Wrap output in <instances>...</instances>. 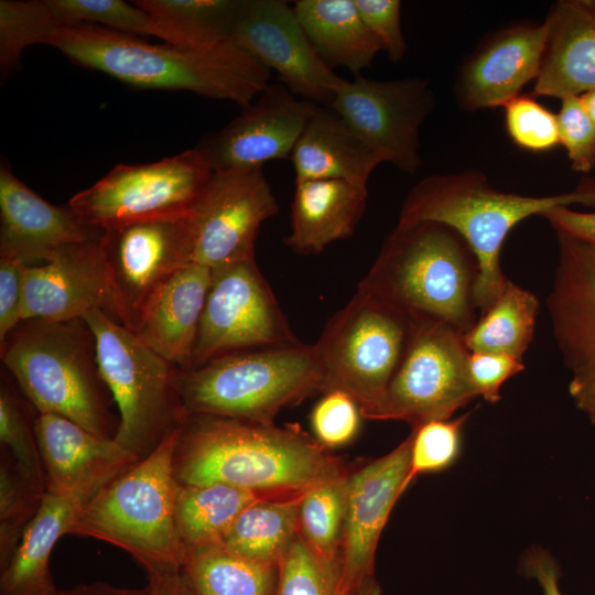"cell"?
I'll return each mask as SVG.
<instances>
[{"label":"cell","instance_id":"1","mask_svg":"<svg viewBox=\"0 0 595 595\" xmlns=\"http://www.w3.org/2000/svg\"><path fill=\"white\" fill-rule=\"evenodd\" d=\"M181 485L224 483L272 495H298L347 470L299 425L188 414L173 456Z\"/></svg>","mask_w":595,"mask_h":595},{"label":"cell","instance_id":"2","mask_svg":"<svg viewBox=\"0 0 595 595\" xmlns=\"http://www.w3.org/2000/svg\"><path fill=\"white\" fill-rule=\"evenodd\" d=\"M48 45L86 68L137 88L190 90L242 109L270 85L271 71L231 40L202 48L150 44L91 24L60 26Z\"/></svg>","mask_w":595,"mask_h":595},{"label":"cell","instance_id":"3","mask_svg":"<svg viewBox=\"0 0 595 595\" xmlns=\"http://www.w3.org/2000/svg\"><path fill=\"white\" fill-rule=\"evenodd\" d=\"M476 258L452 227L398 223L386 237L359 292L413 322H436L465 334L477 321Z\"/></svg>","mask_w":595,"mask_h":595},{"label":"cell","instance_id":"4","mask_svg":"<svg viewBox=\"0 0 595 595\" xmlns=\"http://www.w3.org/2000/svg\"><path fill=\"white\" fill-rule=\"evenodd\" d=\"M0 357L37 413L58 414L113 439L119 416L99 369L94 332L84 318L22 321L0 345Z\"/></svg>","mask_w":595,"mask_h":595},{"label":"cell","instance_id":"5","mask_svg":"<svg viewBox=\"0 0 595 595\" xmlns=\"http://www.w3.org/2000/svg\"><path fill=\"white\" fill-rule=\"evenodd\" d=\"M572 204L595 206V181L559 195L524 196L498 191L478 171H463L431 175L416 183L404 198L398 223H441L464 238L478 264L474 296L480 314L508 280L500 252L510 230L530 216Z\"/></svg>","mask_w":595,"mask_h":595},{"label":"cell","instance_id":"6","mask_svg":"<svg viewBox=\"0 0 595 595\" xmlns=\"http://www.w3.org/2000/svg\"><path fill=\"white\" fill-rule=\"evenodd\" d=\"M178 430L96 493L68 534L126 551L148 576L182 570L186 552L175 524L180 484L173 467Z\"/></svg>","mask_w":595,"mask_h":595},{"label":"cell","instance_id":"7","mask_svg":"<svg viewBox=\"0 0 595 595\" xmlns=\"http://www.w3.org/2000/svg\"><path fill=\"white\" fill-rule=\"evenodd\" d=\"M177 385L188 414L273 424L284 408L295 405L324 383L313 345L234 351L178 370Z\"/></svg>","mask_w":595,"mask_h":595},{"label":"cell","instance_id":"8","mask_svg":"<svg viewBox=\"0 0 595 595\" xmlns=\"http://www.w3.org/2000/svg\"><path fill=\"white\" fill-rule=\"evenodd\" d=\"M95 334L100 374L119 411L115 441L138 459L178 430L188 413L178 368L101 310L83 317Z\"/></svg>","mask_w":595,"mask_h":595},{"label":"cell","instance_id":"9","mask_svg":"<svg viewBox=\"0 0 595 595\" xmlns=\"http://www.w3.org/2000/svg\"><path fill=\"white\" fill-rule=\"evenodd\" d=\"M413 321L357 291L325 325L313 345L323 376V393L340 390L375 420L407 349Z\"/></svg>","mask_w":595,"mask_h":595},{"label":"cell","instance_id":"10","mask_svg":"<svg viewBox=\"0 0 595 595\" xmlns=\"http://www.w3.org/2000/svg\"><path fill=\"white\" fill-rule=\"evenodd\" d=\"M202 153L190 149L158 162L118 164L68 205L87 224H120L185 216L213 175Z\"/></svg>","mask_w":595,"mask_h":595},{"label":"cell","instance_id":"11","mask_svg":"<svg viewBox=\"0 0 595 595\" xmlns=\"http://www.w3.org/2000/svg\"><path fill=\"white\" fill-rule=\"evenodd\" d=\"M464 334L436 322H413L401 363L375 420H398L412 428L450 419L474 398L467 374Z\"/></svg>","mask_w":595,"mask_h":595},{"label":"cell","instance_id":"12","mask_svg":"<svg viewBox=\"0 0 595 595\" xmlns=\"http://www.w3.org/2000/svg\"><path fill=\"white\" fill-rule=\"evenodd\" d=\"M299 343L255 257L213 271L193 367L234 351Z\"/></svg>","mask_w":595,"mask_h":595},{"label":"cell","instance_id":"13","mask_svg":"<svg viewBox=\"0 0 595 595\" xmlns=\"http://www.w3.org/2000/svg\"><path fill=\"white\" fill-rule=\"evenodd\" d=\"M278 210L262 167L214 172L185 216L192 263L215 271L253 258L260 226Z\"/></svg>","mask_w":595,"mask_h":595},{"label":"cell","instance_id":"14","mask_svg":"<svg viewBox=\"0 0 595 595\" xmlns=\"http://www.w3.org/2000/svg\"><path fill=\"white\" fill-rule=\"evenodd\" d=\"M185 216L102 229L100 246L112 315L133 333L159 288L192 263Z\"/></svg>","mask_w":595,"mask_h":595},{"label":"cell","instance_id":"15","mask_svg":"<svg viewBox=\"0 0 595 595\" xmlns=\"http://www.w3.org/2000/svg\"><path fill=\"white\" fill-rule=\"evenodd\" d=\"M434 106L428 80L412 77L346 80L331 108L382 162L412 174L421 165L419 129Z\"/></svg>","mask_w":595,"mask_h":595},{"label":"cell","instance_id":"16","mask_svg":"<svg viewBox=\"0 0 595 595\" xmlns=\"http://www.w3.org/2000/svg\"><path fill=\"white\" fill-rule=\"evenodd\" d=\"M230 40L306 101L329 107L346 82L321 58L285 1L245 0Z\"/></svg>","mask_w":595,"mask_h":595},{"label":"cell","instance_id":"17","mask_svg":"<svg viewBox=\"0 0 595 595\" xmlns=\"http://www.w3.org/2000/svg\"><path fill=\"white\" fill-rule=\"evenodd\" d=\"M411 436L349 474L338 552L337 595H350L375 577L376 550L397 500L405 491Z\"/></svg>","mask_w":595,"mask_h":595},{"label":"cell","instance_id":"18","mask_svg":"<svg viewBox=\"0 0 595 595\" xmlns=\"http://www.w3.org/2000/svg\"><path fill=\"white\" fill-rule=\"evenodd\" d=\"M316 104L270 84L240 116L195 148L213 172L262 167L290 158Z\"/></svg>","mask_w":595,"mask_h":595},{"label":"cell","instance_id":"19","mask_svg":"<svg viewBox=\"0 0 595 595\" xmlns=\"http://www.w3.org/2000/svg\"><path fill=\"white\" fill-rule=\"evenodd\" d=\"M101 234L65 248L50 262L25 266L23 321H71L94 310L115 320Z\"/></svg>","mask_w":595,"mask_h":595},{"label":"cell","instance_id":"20","mask_svg":"<svg viewBox=\"0 0 595 595\" xmlns=\"http://www.w3.org/2000/svg\"><path fill=\"white\" fill-rule=\"evenodd\" d=\"M74 209L53 205L0 165V256L31 266L50 262L65 248L98 236Z\"/></svg>","mask_w":595,"mask_h":595},{"label":"cell","instance_id":"21","mask_svg":"<svg viewBox=\"0 0 595 595\" xmlns=\"http://www.w3.org/2000/svg\"><path fill=\"white\" fill-rule=\"evenodd\" d=\"M548 24L520 25L487 42L462 68L457 95L467 110L505 106L539 75Z\"/></svg>","mask_w":595,"mask_h":595},{"label":"cell","instance_id":"22","mask_svg":"<svg viewBox=\"0 0 595 595\" xmlns=\"http://www.w3.org/2000/svg\"><path fill=\"white\" fill-rule=\"evenodd\" d=\"M559 262L548 309L565 366L595 360V245L558 234Z\"/></svg>","mask_w":595,"mask_h":595},{"label":"cell","instance_id":"23","mask_svg":"<svg viewBox=\"0 0 595 595\" xmlns=\"http://www.w3.org/2000/svg\"><path fill=\"white\" fill-rule=\"evenodd\" d=\"M34 428L47 493L108 483L139 461L115 439L98 436L58 414L37 413Z\"/></svg>","mask_w":595,"mask_h":595},{"label":"cell","instance_id":"24","mask_svg":"<svg viewBox=\"0 0 595 595\" xmlns=\"http://www.w3.org/2000/svg\"><path fill=\"white\" fill-rule=\"evenodd\" d=\"M213 271L191 263L175 271L149 301L137 336L181 370L193 367L194 349Z\"/></svg>","mask_w":595,"mask_h":595},{"label":"cell","instance_id":"25","mask_svg":"<svg viewBox=\"0 0 595 595\" xmlns=\"http://www.w3.org/2000/svg\"><path fill=\"white\" fill-rule=\"evenodd\" d=\"M547 47L533 94L580 97L595 89V15L585 0H563L550 10Z\"/></svg>","mask_w":595,"mask_h":595},{"label":"cell","instance_id":"26","mask_svg":"<svg viewBox=\"0 0 595 595\" xmlns=\"http://www.w3.org/2000/svg\"><path fill=\"white\" fill-rule=\"evenodd\" d=\"M106 484L96 483L66 493H45L13 556L0 570V595H52L57 591L50 572L54 545L62 536L68 534L85 505Z\"/></svg>","mask_w":595,"mask_h":595},{"label":"cell","instance_id":"27","mask_svg":"<svg viewBox=\"0 0 595 595\" xmlns=\"http://www.w3.org/2000/svg\"><path fill=\"white\" fill-rule=\"evenodd\" d=\"M295 181L342 180L367 188L379 155L331 108L316 105L290 156Z\"/></svg>","mask_w":595,"mask_h":595},{"label":"cell","instance_id":"28","mask_svg":"<svg viewBox=\"0 0 595 595\" xmlns=\"http://www.w3.org/2000/svg\"><path fill=\"white\" fill-rule=\"evenodd\" d=\"M367 188L342 180L295 181L291 231L284 244L295 253L315 255L349 238L366 209Z\"/></svg>","mask_w":595,"mask_h":595},{"label":"cell","instance_id":"29","mask_svg":"<svg viewBox=\"0 0 595 595\" xmlns=\"http://www.w3.org/2000/svg\"><path fill=\"white\" fill-rule=\"evenodd\" d=\"M293 9L315 51L331 68L340 66L360 75L382 51L354 0H298Z\"/></svg>","mask_w":595,"mask_h":595},{"label":"cell","instance_id":"30","mask_svg":"<svg viewBox=\"0 0 595 595\" xmlns=\"http://www.w3.org/2000/svg\"><path fill=\"white\" fill-rule=\"evenodd\" d=\"M180 484V483H178ZM272 495L224 483L178 486L175 524L187 553L221 543L238 517L252 504Z\"/></svg>","mask_w":595,"mask_h":595},{"label":"cell","instance_id":"31","mask_svg":"<svg viewBox=\"0 0 595 595\" xmlns=\"http://www.w3.org/2000/svg\"><path fill=\"white\" fill-rule=\"evenodd\" d=\"M152 19L155 36L182 48L229 41L245 0H138Z\"/></svg>","mask_w":595,"mask_h":595},{"label":"cell","instance_id":"32","mask_svg":"<svg viewBox=\"0 0 595 595\" xmlns=\"http://www.w3.org/2000/svg\"><path fill=\"white\" fill-rule=\"evenodd\" d=\"M196 595H274L279 565L242 556L223 543L186 553L182 567Z\"/></svg>","mask_w":595,"mask_h":595},{"label":"cell","instance_id":"33","mask_svg":"<svg viewBox=\"0 0 595 595\" xmlns=\"http://www.w3.org/2000/svg\"><path fill=\"white\" fill-rule=\"evenodd\" d=\"M302 495L269 497L250 505L221 543L242 556L279 565L299 533Z\"/></svg>","mask_w":595,"mask_h":595},{"label":"cell","instance_id":"34","mask_svg":"<svg viewBox=\"0 0 595 595\" xmlns=\"http://www.w3.org/2000/svg\"><path fill=\"white\" fill-rule=\"evenodd\" d=\"M538 311L537 296L508 279L497 298L464 334L466 348L521 359L532 340Z\"/></svg>","mask_w":595,"mask_h":595},{"label":"cell","instance_id":"35","mask_svg":"<svg viewBox=\"0 0 595 595\" xmlns=\"http://www.w3.org/2000/svg\"><path fill=\"white\" fill-rule=\"evenodd\" d=\"M349 470L324 478L302 495L299 534L326 567L338 573V552L346 509Z\"/></svg>","mask_w":595,"mask_h":595},{"label":"cell","instance_id":"36","mask_svg":"<svg viewBox=\"0 0 595 595\" xmlns=\"http://www.w3.org/2000/svg\"><path fill=\"white\" fill-rule=\"evenodd\" d=\"M35 408L15 381L1 371L0 442L24 477L41 493H46L45 472L35 434Z\"/></svg>","mask_w":595,"mask_h":595},{"label":"cell","instance_id":"37","mask_svg":"<svg viewBox=\"0 0 595 595\" xmlns=\"http://www.w3.org/2000/svg\"><path fill=\"white\" fill-rule=\"evenodd\" d=\"M46 0L0 1V72L10 75L23 51L32 44H48L60 28Z\"/></svg>","mask_w":595,"mask_h":595},{"label":"cell","instance_id":"38","mask_svg":"<svg viewBox=\"0 0 595 595\" xmlns=\"http://www.w3.org/2000/svg\"><path fill=\"white\" fill-rule=\"evenodd\" d=\"M20 472L10 453L0 450V570L13 556L43 498Z\"/></svg>","mask_w":595,"mask_h":595},{"label":"cell","instance_id":"39","mask_svg":"<svg viewBox=\"0 0 595 595\" xmlns=\"http://www.w3.org/2000/svg\"><path fill=\"white\" fill-rule=\"evenodd\" d=\"M61 26L91 24L131 35L155 36L151 17L122 0H46Z\"/></svg>","mask_w":595,"mask_h":595},{"label":"cell","instance_id":"40","mask_svg":"<svg viewBox=\"0 0 595 595\" xmlns=\"http://www.w3.org/2000/svg\"><path fill=\"white\" fill-rule=\"evenodd\" d=\"M468 414L433 420L412 428L410 468L405 488L419 476L451 467L462 451L463 428Z\"/></svg>","mask_w":595,"mask_h":595},{"label":"cell","instance_id":"41","mask_svg":"<svg viewBox=\"0 0 595 595\" xmlns=\"http://www.w3.org/2000/svg\"><path fill=\"white\" fill-rule=\"evenodd\" d=\"M274 595H337V573L323 565L298 533L279 563Z\"/></svg>","mask_w":595,"mask_h":595},{"label":"cell","instance_id":"42","mask_svg":"<svg viewBox=\"0 0 595 595\" xmlns=\"http://www.w3.org/2000/svg\"><path fill=\"white\" fill-rule=\"evenodd\" d=\"M509 137L519 147L533 152L548 151L560 144L555 113L530 96H517L505 106Z\"/></svg>","mask_w":595,"mask_h":595},{"label":"cell","instance_id":"43","mask_svg":"<svg viewBox=\"0 0 595 595\" xmlns=\"http://www.w3.org/2000/svg\"><path fill=\"white\" fill-rule=\"evenodd\" d=\"M363 414L358 403L346 392L332 390L314 405L310 423L314 437L326 448L349 443L358 433Z\"/></svg>","mask_w":595,"mask_h":595},{"label":"cell","instance_id":"44","mask_svg":"<svg viewBox=\"0 0 595 595\" xmlns=\"http://www.w3.org/2000/svg\"><path fill=\"white\" fill-rule=\"evenodd\" d=\"M560 144L567 153L574 171L588 173L595 167V122L580 97L562 99L559 113Z\"/></svg>","mask_w":595,"mask_h":595},{"label":"cell","instance_id":"45","mask_svg":"<svg viewBox=\"0 0 595 595\" xmlns=\"http://www.w3.org/2000/svg\"><path fill=\"white\" fill-rule=\"evenodd\" d=\"M524 369L520 358L491 351H469L466 358V374L476 397L489 403L500 400L504 383Z\"/></svg>","mask_w":595,"mask_h":595},{"label":"cell","instance_id":"46","mask_svg":"<svg viewBox=\"0 0 595 595\" xmlns=\"http://www.w3.org/2000/svg\"><path fill=\"white\" fill-rule=\"evenodd\" d=\"M357 10L393 62L401 61L408 50L400 22L401 2L399 0H354Z\"/></svg>","mask_w":595,"mask_h":595},{"label":"cell","instance_id":"47","mask_svg":"<svg viewBox=\"0 0 595 595\" xmlns=\"http://www.w3.org/2000/svg\"><path fill=\"white\" fill-rule=\"evenodd\" d=\"M25 266L17 259L0 256V345L23 321Z\"/></svg>","mask_w":595,"mask_h":595},{"label":"cell","instance_id":"48","mask_svg":"<svg viewBox=\"0 0 595 595\" xmlns=\"http://www.w3.org/2000/svg\"><path fill=\"white\" fill-rule=\"evenodd\" d=\"M519 572L536 580L543 595H563L559 586L561 570L551 553L542 547H531L521 555Z\"/></svg>","mask_w":595,"mask_h":595},{"label":"cell","instance_id":"49","mask_svg":"<svg viewBox=\"0 0 595 595\" xmlns=\"http://www.w3.org/2000/svg\"><path fill=\"white\" fill-rule=\"evenodd\" d=\"M541 216L551 224L556 234H564L595 245V212H578L569 206H559L547 210Z\"/></svg>","mask_w":595,"mask_h":595},{"label":"cell","instance_id":"50","mask_svg":"<svg viewBox=\"0 0 595 595\" xmlns=\"http://www.w3.org/2000/svg\"><path fill=\"white\" fill-rule=\"evenodd\" d=\"M572 374L570 394L577 409L595 424V360Z\"/></svg>","mask_w":595,"mask_h":595},{"label":"cell","instance_id":"51","mask_svg":"<svg viewBox=\"0 0 595 595\" xmlns=\"http://www.w3.org/2000/svg\"><path fill=\"white\" fill-rule=\"evenodd\" d=\"M148 577V595H196L183 570Z\"/></svg>","mask_w":595,"mask_h":595},{"label":"cell","instance_id":"52","mask_svg":"<svg viewBox=\"0 0 595 595\" xmlns=\"http://www.w3.org/2000/svg\"><path fill=\"white\" fill-rule=\"evenodd\" d=\"M52 595H148V586L143 588H123L105 582H94L66 589H57Z\"/></svg>","mask_w":595,"mask_h":595},{"label":"cell","instance_id":"53","mask_svg":"<svg viewBox=\"0 0 595 595\" xmlns=\"http://www.w3.org/2000/svg\"><path fill=\"white\" fill-rule=\"evenodd\" d=\"M350 595H381V588L375 577L367 580Z\"/></svg>","mask_w":595,"mask_h":595},{"label":"cell","instance_id":"54","mask_svg":"<svg viewBox=\"0 0 595 595\" xmlns=\"http://www.w3.org/2000/svg\"><path fill=\"white\" fill-rule=\"evenodd\" d=\"M582 105L591 119L595 122V89L580 96Z\"/></svg>","mask_w":595,"mask_h":595},{"label":"cell","instance_id":"55","mask_svg":"<svg viewBox=\"0 0 595 595\" xmlns=\"http://www.w3.org/2000/svg\"><path fill=\"white\" fill-rule=\"evenodd\" d=\"M588 8L591 9V11L593 12V14L595 15V0H585Z\"/></svg>","mask_w":595,"mask_h":595}]
</instances>
